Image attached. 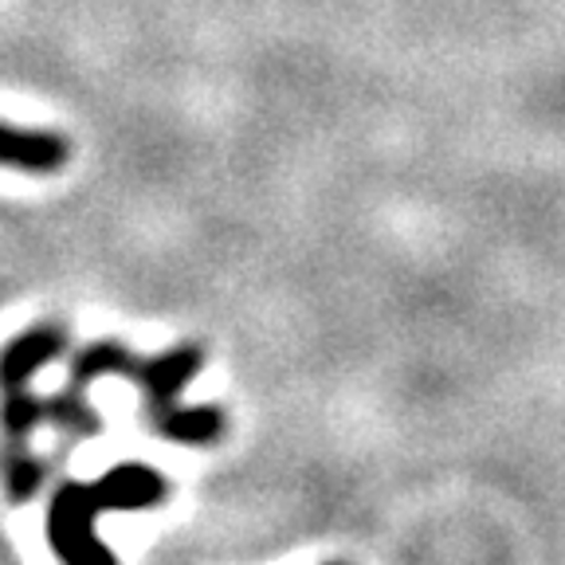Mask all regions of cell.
I'll return each instance as SVG.
<instances>
[{"instance_id":"1","label":"cell","mask_w":565,"mask_h":565,"mask_svg":"<svg viewBox=\"0 0 565 565\" xmlns=\"http://www.w3.org/2000/svg\"><path fill=\"white\" fill-rule=\"evenodd\" d=\"M204 350L201 345H177L158 358H141L130 345L106 338V342L83 345L71 358V388H87L98 377H122L141 388L146 401V420L166 436L169 444H185V448H201V444L221 440L228 428V416L221 405H181V388L201 373Z\"/></svg>"},{"instance_id":"5","label":"cell","mask_w":565,"mask_h":565,"mask_svg":"<svg viewBox=\"0 0 565 565\" xmlns=\"http://www.w3.org/2000/svg\"><path fill=\"white\" fill-rule=\"evenodd\" d=\"M67 138L52 130H24V126H4V146L0 158L20 173H60L67 166Z\"/></svg>"},{"instance_id":"4","label":"cell","mask_w":565,"mask_h":565,"mask_svg":"<svg viewBox=\"0 0 565 565\" xmlns=\"http://www.w3.org/2000/svg\"><path fill=\"white\" fill-rule=\"evenodd\" d=\"M63 350H67V330L55 327V322L24 330V334L12 338L9 350H4V365H0L4 385L24 388L28 377H32L35 370H44L47 362H55V358H63Z\"/></svg>"},{"instance_id":"3","label":"cell","mask_w":565,"mask_h":565,"mask_svg":"<svg viewBox=\"0 0 565 565\" xmlns=\"http://www.w3.org/2000/svg\"><path fill=\"white\" fill-rule=\"evenodd\" d=\"M44 424H55L75 440L103 433V420L83 401V388H67L60 397H32L24 388H9V401H4V433H9V440H24Z\"/></svg>"},{"instance_id":"6","label":"cell","mask_w":565,"mask_h":565,"mask_svg":"<svg viewBox=\"0 0 565 565\" xmlns=\"http://www.w3.org/2000/svg\"><path fill=\"white\" fill-rule=\"evenodd\" d=\"M47 479V463L24 451V440H9V503H28Z\"/></svg>"},{"instance_id":"7","label":"cell","mask_w":565,"mask_h":565,"mask_svg":"<svg viewBox=\"0 0 565 565\" xmlns=\"http://www.w3.org/2000/svg\"><path fill=\"white\" fill-rule=\"evenodd\" d=\"M330 565H345V562H330Z\"/></svg>"},{"instance_id":"2","label":"cell","mask_w":565,"mask_h":565,"mask_svg":"<svg viewBox=\"0 0 565 565\" xmlns=\"http://www.w3.org/2000/svg\"><path fill=\"white\" fill-rule=\"evenodd\" d=\"M169 499V479L150 463H115L95 483L63 479L47 503V546L60 565H118L115 550L95 534L106 511H150Z\"/></svg>"}]
</instances>
